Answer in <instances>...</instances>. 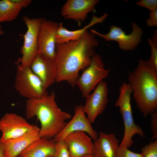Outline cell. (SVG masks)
Returning <instances> with one entry per match:
<instances>
[{"label":"cell","instance_id":"4","mask_svg":"<svg viewBox=\"0 0 157 157\" xmlns=\"http://www.w3.org/2000/svg\"><path fill=\"white\" fill-rule=\"evenodd\" d=\"M133 90L129 83L123 82L119 87V94L115 102V106L119 107L122 116L124 129L123 138L119 147L129 148L133 145L132 138L138 134L145 137L141 128L134 122L131 104V95Z\"/></svg>","mask_w":157,"mask_h":157},{"label":"cell","instance_id":"23","mask_svg":"<svg viewBox=\"0 0 157 157\" xmlns=\"http://www.w3.org/2000/svg\"><path fill=\"white\" fill-rule=\"evenodd\" d=\"M56 142V150L53 157H70L67 147L64 141Z\"/></svg>","mask_w":157,"mask_h":157},{"label":"cell","instance_id":"24","mask_svg":"<svg viewBox=\"0 0 157 157\" xmlns=\"http://www.w3.org/2000/svg\"><path fill=\"white\" fill-rule=\"evenodd\" d=\"M116 157H143L141 153L134 152L128 148L119 147L116 152Z\"/></svg>","mask_w":157,"mask_h":157},{"label":"cell","instance_id":"18","mask_svg":"<svg viewBox=\"0 0 157 157\" xmlns=\"http://www.w3.org/2000/svg\"><path fill=\"white\" fill-rule=\"evenodd\" d=\"M56 142L53 138H40L28 145L17 156L18 157L53 156Z\"/></svg>","mask_w":157,"mask_h":157},{"label":"cell","instance_id":"29","mask_svg":"<svg viewBox=\"0 0 157 157\" xmlns=\"http://www.w3.org/2000/svg\"><path fill=\"white\" fill-rule=\"evenodd\" d=\"M1 139L0 138V157H6L5 152L1 145Z\"/></svg>","mask_w":157,"mask_h":157},{"label":"cell","instance_id":"26","mask_svg":"<svg viewBox=\"0 0 157 157\" xmlns=\"http://www.w3.org/2000/svg\"><path fill=\"white\" fill-rule=\"evenodd\" d=\"M151 130L153 135L152 140L157 139V112H154L151 115Z\"/></svg>","mask_w":157,"mask_h":157},{"label":"cell","instance_id":"9","mask_svg":"<svg viewBox=\"0 0 157 157\" xmlns=\"http://www.w3.org/2000/svg\"><path fill=\"white\" fill-rule=\"evenodd\" d=\"M108 92L107 84L103 80L86 98L83 110L92 123L105 109L108 101Z\"/></svg>","mask_w":157,"mask_h":157},{"label":"cell","instance_id":"1","mask_svg":"<svg viewBox=\"0 0 157 157\" xmlns=\"http://www.w3.org/2000/svg\"><path fill=\"white\" fill-rule=\"evenodd\" d=\"M96 35L87 31L77 40L56 44L54 60L56 82L65 81L72 87L76 85L79 72L90 64L95 48L99 45Z\"/></svg>","mask_w":157,"mask_h":157},{"label":"cell","instance_id":"22","mask_svg":"<svg viewBox=\"0 0 157 157\" xmlns=\"http://www.w3.org/2000/svg\"><path fill=\"white\" fill-rule=\"evenodd\" d=\"M141 153L143 157H157V139L142 147Z\"/></svg>","mask_w":157,"mask_h":157},{"label":"cell","instance_id":"17","mask_svg":"<svg viewBox=\"0 0 157 157\" xmlns=\"http://www.w3.org/2000/svg\"><path fill=\"white\" fill-rule=\"evenodd\" d=\"M119 142L114 133L99 132L93 142V156L94 157H116Z\"/></svg>","mask_w":157,"mask_h":157},{"label":"cell","instance_id":"5","mask_svg":"<svg viewBox=\"0 0 157 157\" xmlns=\"http://www.w3.org/2000/svg\"><path fill=\"white\" fill-rule=\"evenodd\" d=\"M14 87L21 96L27 99L40 98L48 94L40 79L32 71L30 67L17 66Z\"/></svg>","mask_w":157,"mask_h":157},{"label":"cell","instance_id":"8","mask_svg":"<svg viewBox=\"0 0 157 157\" xmlns=\"http://www.w3.org/2000/svg\"><path fill=\"white\" fill-rule=\"evenodd\" d=\"M132 28L131 33L126 34L119 27L111 25L107 33H101L93 29L90 32L104 39L106 41H115L118 43V47L124 51L132 50L134 49L141 41V36L143 31L142 28L134 22L131 23Z\"/></svg>","mask_w":157,"mask_h":157},{"label":"cell","instance_id":"3","mask_svg":"<svg viewBox=\"0 0 157 157\" xmlns=\"http://www.w3.org/2000/svg\"><path fill=\"white\" fill-rule=\"evenodd\" d=\"M133 97L144 117L157 109V70L149 60L140 59L137 67L129 74Z\"/></svg>","mask_w":157,"mask_h":157},{"label":"cell","instance_id":"25","mask_svg":"<svg viewBox=\"0 0 157 157\" xmlns=\"http://www.w3.org/2000/svg\"><path fill=\"white\" fill-rule=\"evenodd\" d=\"M136 3L140 6L148 9L151 11L157 8L156 0H141L137 2Z\"/></svg>","mask_w":157,"mask_h":157},{"label":"cell","instance_id":"27","mask_svg":"<svg viewBox=\"0 0 157 157\" xmlns=\"http://www.w3.org/2000/svg\"><path fill=\"white\" fill-rule=\"evenodd\" d=\"M149 17L146 20L147 25L152 27L157 26V8L149 13Z\"/></svg>","mask_w":157,"mask_h":157},{"label":"cell","instance_id":"32","mask_svg":"<svg viewBox=\"0 0 157 157\" xmlns=\"http://www.w3.org/2000/svg\"><path fill=\"white\" fill-rule=\"evenodd\" d=\"M53 157V156H50V157Z\"/></svg>","mask_w":157,"mask_h":157},{"label":"cell","instance_id":"21","mask_svg":"<svg viewBox=\"0 0 157 157\" xmlns=\"http://www.w3.org/2000/svg\"><path fill=\"white\" fill-rule=\"evenodd\" d=\"M151 47V54L149 60L154 67L157 70V33L156 30L154 32L151 39L148 40Z\"/></svg>","mask_w":157,"mask_h":157},{"label":"cell","instance_id":"2","mask_svg":"<svg viewBox=\"0 0 157 157\" xmlns=\"http://www.w3.org/2000/svg\"><path fill=\"white\" fill-rule=\"evenodd\" d=\"M25 112L27 119L36 117L39 120L40 138H53L65 126L66 121L71 117L58 107L53 92L40 98L27 99Z\"/></svg>","mask_w":157,"mask_h":157},{"label":"cell","instance_id":"11","mask_svg":"<svg viewBox=\"0 0 157 157\" xmlns=\"http://www.w3.org/2000/svg\"><path fill=\"white\" fill-rule=\"evenodd\" d=\"M58 22L42 18L38 36V54L44 55L53 60L56 56V33Z\"/></svg>","mask_w":157,"mask_h":157},{"label":"cell","instance_id":"16","mask_svg":"<svg viewBox=\"0 0 157 157\" xmlns=\"http://www.w3.org/2000/svg\"><path fill=\"white\" fill-rule=\"evenodd\" d=\"M40 128L34 125L24 134L11 139L1 140V145L6 157H16L31 143L40 138Z\"/></svg>","mask_w":157,"mask_h":157},{"label":"cell","instance_id":"30","mask_svg":"<svg viewBox=\"0 0 157 157\" xmlns=\"http://www.w3.org/2000/svg\"><path fill=\"white\" fill-rule=\"evenodd\" d=\"M3 33V31L2 30L1 25L0 24V35H2Z\"/></svg>","mask_w":157,"mask_h":157},{"label":"cell","instance_id":"15","mask_svg":"<svg viewBox=\"0 0 157 157\" xmlns=\"http://www.w3.org/2000/svg\"><path fill=\"white\" fill-rule=\"evenodd\" d=\"M30 68L40 79L47 89L56 82L57 70L53 60L41 54H38Z\"/></svg>","mask_w":157,"mask_h":157},{"label":"cell","instance_id":"20","mask_svg":"<svg viewBox=\"0 0 157 157\" xmlns=\"http://www.w3.org/2000/svg\"><path fill=\"white\" fill-rule=\"evenodd\" d=\"M22 9L12 0H0V23L15 19Z\"/></svg>","mask_w":157,"mask_h":157},{"label":"cell","instance_id":"28","mask_svg":"<svg viewBox=\"0 0 157 157\" xmlns=\"http://www.w3.org/2000/svg\"><path fill=\"white\" fill-rule=\"evenodd\" d=\"M22 8L28 7L31 3V0H12Z\"/></svg>","mask_w":157,"mask_h":157},{"label":"cell","instance_id":"13","mask_svg":"<svg viewBox=\"0 0 157 157\" xmlns=\"http://www.w3.org/2000/svg\"><path fill=\"white\" fill-rule=\"evenodd\" d=\"M98 0H68L63 6L61 14L65 19L76 22L85 21L89 13L95 10Z\"/></svg>","mask_w":157,"mask_h":157},{"label":"cell","instance_id":"10","mask_svg":"<svg viewBox=\"0 0 157 157\" xmlns=\"http://www.w3.org/2000/svg\"><path fill=\"white\" fill-rule=\"evenodd\" d=\"M82 104L77 106L74 108V115L71 120L53 139L55 142L63 140L69 134L76 131H82L87 133L94 140L98 135L93 128L92 123L84 112Z\"/></svg>","mask_w":157,"mask_h":157},{"label":"cell","instance_id":"31","mask_svg":"<svg viewBox=\"0 0 157 157\" xmlns=\"http://www.w3.org/2000/svg\"><path fill=\"white\" fill-rule=\"evenodd\" d=\"M84 157H94V156L92 155H91L87 156H84Z\"/></svg>","mask_w":157,"mask_h":157},{"label":"cell","instance_id":"7","mask_svg":"<svg viewBox=\"0 0 157 157\" xmlns=\"http://www.w3.org/2000/svg\"><path fill=\"white\" fill-rule=\"evenodd\" d=\"M42 18L31 19L24 16L23 20L27 27L21 49L22 56L17 62L22 67H30L38 53V36Z\"/></svg>","mask_w":157,"mask_h":157},{"label":"cell","instance_id":"19","mask_svg":"<svg viewBox=\"0 0 157 157\" xmlns=\"http://www.w3.org/2000/svg\"><path fill=\"white\" fill-rule=\"evenodd\" d=\"M108 15V14L104 13L101 16L98 17L93 15L91 20L88 24L82 28L74 31L69 30L64 26L62 22L59 23L56 34V44H63L79 39L85 34L88 28L104 21Z\"/></svg>","mask_w":157,"mask_h":157},{"label":"cell","instance_id":"12","mask_svg":"<svg viewBox=\"0 0 157 157\" xmlns=\"http://www.w3.org/2000/svg\"><path fill=\"white\" fill-rule=\"evenodd\" d=\"M34 125L23 117L13 113L5 114L0 119V131L2 140L15 138L30 130Z\"/></svg>","mask_w":157,"mask_h":157},{"label":"cell","instance_id":"33","mask_svg":"<svg viewBox=\"0 0 157 157\" xmlns=\"http://www.w3.org/2000/svg\"><path fill=\"white\" fill-rule=\"evenodd\" d=\"M18 157V156H17V157Z\"/></svg>","mask_w":157,"mask_h":157},{"label":"cell","instance_id":"14","mask_svg":"<svg viewBox=\"0 0 157 157\" xmlns=\"http://www.w3.org/2000/svg\"><path fill=\"white\" fill-rule=\"evenodd\" d=\"M92 139L85 132L78 131L69 134L63 141L70 157H84L92 155L94 144Z\"/></svg>","mask_w":157,"mask_h":157},{"label":"cell","instance_id":"6","mask_svg":"<svg viewBox=\"0 0 157 157\" xmlns=\"http://www.w3.org/2000/svg\"><path fill=\"white\" fill-rule=\"evenodd\" d=\"M110 71L105 68L100 56L95 53L90 64L84 69L76 83L82 97L86 98L100 81L108 77Z\"/></svg>","mask_w":157,"mask_h":157}]
</instances>
